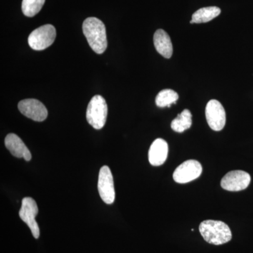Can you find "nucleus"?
<instances>
[{
	"label": "nucleus",
	"mask_w": 253,
	"mask_h": 253,
	"mask_svg": "<svg viewBox=\"0 0 253 253\" xmlns=\"http://www.w3.org/2000/svg\"><path fill=\"white\" fill-rule=\"evenodd\" d=\"M5 146L10 153L16 158H24L25 161H30L32 155L26 144L19 136L15 134H9L5 138Z\"/></svg>",
	"instance_id": "obj_11"
},
{
	"label": "nucleus",
	"mask_w": 253,
	"mask_h": 253,
	"mask_svg": "<svg viewBox=\"0 0 253 253\" xmlns=\"http://www.w3.org/2000/svg\"><path fill=\"white\" fill-rule=\"evenodd\" d=\"M199 231L206 242L216 246L226 244L232 238L230 228L221 221L205 220L200 224Z\"/></svg>",
	"instance_id": "obj_2"
},
{
	"label": "nucleus",
	"mask_w": 253,
	"mask_h": 253,
	"mask_svg": "<svg viewBox=\"0 0 253 253\" xmlns=\"http://www.w3.org/2000/svg\"><path fill=\"white\" fill-rule=\"evenodd\" d=\"M18 107L23 116L37 122H42L47 118V110L44 105L38 100H22L18 103Z\"/></svg>",
	"instance_id": "obj_10"
},
{
	"label": "nucleus",
	"mask_w": 253,
	"mask_h": 253,
	"mask_svg": "<svg viewBox=\"0 0 253 253\" xmlns=\"http://www.w3.org/2000/svg\"><path fill=\"white\" fill-rule=\"evenodd\" d=\"M98 190L100 197L105 204H113L116 199V191L113 174L108 166H103L100 169L98 179Z\"/></svg>",
	"instance_id": "obj_7"
},
{
	"label": "nucleus",
	"mask_w": 253,
	"mask_h": 253,
	"mask_svg": "<svg viewBox=\"0 0 253 253\" xmlns=\"http://www.w3.org/2000/svg\"><path fill=\"white\" fill-rule=\"evenodd\" d=\"M179 95L172 89H166L160 91L156 96V104L158 107H170L171 105L176 104Z\"/></svg>",
	"instance_id": "obj_16"
},
{
	"label": "nucleus",
	"mask_w": 253,
	"mask_h": 253,
	"mask_svg": "<svg viewBox=\"0 0 253 253\" xmlns=\"http://www.w3.org/2000/svg\"><path fill=\"white\" fill-rule=\"evenodd\" d=\"M154 46L163 57L169 59L172 56L173 46L169 35L162 29H158L154 36Z\"/></svg>",
	"instance_id": "obj_13"
},
{
	"label": "nucleus",
	"mask_w": 253,
	"mask_h": 253,
	"mask_svg": "<svg viewBox=\"0 0 253 253\" xmlns=\"http://www.w3.org/2000/svg\"><path fill=\"white\" fill-rule=\"evenodd\" d=\"M206 120L210 127L214 131H221L226 124V112L219 101H209L206 108Z\"/></svg>",
	"instance_id": "obj_8"
},
{
	"label": "nucleus",
	"mask_w": 253,
	"mask_h": 253,
	"mask_svg": "<svg viewBox=\"0 0 253 253\" xmlns=\"http://www.w3.org/2000/svg\"><path fill=\"white\" fill-rule=\"evenodd\" d=\"M83 30L86 41L93 51L96 54H103L108 45L106 27L104 23L97 18H87L83 22Z\"/></svg>",
	"instance_id": "obj_1"
},
{
	"label": "nucleus",
	"mask_w": 253,
	"mask_h": 253,
	"mask_svg": "<svg viewBox=\"0 0 253 253\" xmlns=\"http://www.w3.org/2000/svg\"><path fill=\"white\" fill-rule=\"evenodd\" d=\"M108 106L106 100L101 95L94 96L88 104L86 121L96 129H101L106 124Z\"/></svg>",
	"instance_id": "obj_3"
},
{
	"label": "nucleus",
	"mask_w": 253,
	"mask_h": 253,
	"mask_svg": "<svg viewBox=\"0 0 253 253\" xmlns=\"http://www.w3.org/2000/svg\"><path fill=\"white\" fill-rule=\"evenodd\" d=\"M251 181L249 173L243 170L231 171L221 179V186L226 191H243L247 189Z\"/></svg>",
	"instance_id": "obj_9"
},
{
	"label": "nucleus",
	"mask_w": 253,
	"mask_h": 253,
	"mask_svg": "<svg viewBox=\"0 0 253 253\" xmlns=\"http://www.w3.org/2000/svg\"><path fill=\"white\" fill-rule=\"evenodd\" d=\"M38 213V205L35 200L31 197L24 198L19 211V217L27 224L36 239L40 237V228L36 220Z\"/></svg>",
	"instance_id": "obj_6"
},
{
	"label": "nucleus",
	"mask_w": 253,
	"mask_h": 253,
	"mask_svg": "<svg viewBox=\"0 0 253 253\" xmlns=\"http://www.w3.org/2000/svg\"><path fill=\"white\" fill-rule=\"evenodd\" d=\"M221 13V9L217 6H208V7L201 8L194 14L190 21L191 23H204L212 21V19L217 17Z\"/></svg>",
	"instance_id": "obj_14"
},
{
	"label": "nucleus",
	"mask_w": 253,
	"mask_h": 253,
	"mask_svg": "<svg viewBox=\"0 0 253 253\" xmlns=\"http://www.w3.org/2000/svg\"><path fill=\"white\" fill-rule=\"evenodd\" d=\"M168 144L163 139H156L149 151V161L153 166H162L167 160Z\"/></svg>",
	"instance_id": "obj_12"
},
{
	"label": "nucleus",
	"mask_w": 253,
	"mask_h": 253,
	"mask_svg": "<svg viewBox=\"0 0 253 253\" xmlns=\"http://www.w3.org/2000/svg\"><path fill=\"white\" fill-rule=\"evenodd\" d=\"M202 171V166L199 161L189 160L176 168L173 174V179L179 184H186L198 179Z\"/></svg>",
	"instance_id": "obj_5"
},
{
	"label": "nucleus",
	"mask_w": 253,
	"mask_h": 253,
	"mask_svg": "<svg viewBox=\"0 0 253 253\" xmlns=\"http://www.w3.org/2000/svg\"><path fill=\"white\" fill-rule=\"evenodd\" d=\"M192 125V115L189 110L185 109L178 115L171 123V127L176 132L181 133L189 129Z\"/></svg>",
	"instance_id": "obj_15"
},
{
	"label": "nucleus",
	"mask_w": 253,
	"mask_h": 253,
	"mask_svg": "<svg viewBox=\"0 0 253 253\" xmlns=\"http://www.w3.org/2000/svg\"><path fill=\"white\" fill-rule=\"evenodd\" d=\"M56 36V29L52 25H44L32 32L28 37V44L32 49L41 51L54 43Z\"/></svg>",
	"instance_id": "obj_4"
},
{
	"label": "nucleus",
	"mask_w": 253,
	"mask_h": 253,
	"mask_svg": "<svg viewBox=\"0 0 253 253\" xmlns=\"http://www.w3.org/2000/svg\"><path fill=\"white\" fill-rule=\"evenodd\" d=\"M45 0H23L22 11L25 16L33 17L42 8Z\"/></svg>",
	"instance_id": "obj_17"
}]
</instances>
